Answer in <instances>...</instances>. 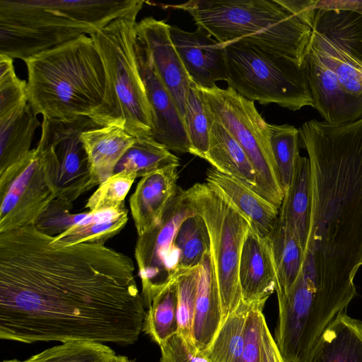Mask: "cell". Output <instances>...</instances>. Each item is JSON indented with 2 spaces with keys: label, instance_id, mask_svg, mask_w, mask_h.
<instances>
[{
  "label": "cell",
  "instance_id": "cell-26",
  "mask_svg": "<svg viewBox=\"0 0 362 362\" xmlns=\"http://www.w3.org/2000/svg\"><path fill=\"white\" fill-rule=\"evenodd\" d=\"M211 120L209 146L204 159L218 172L240 180L255 191V172L243 148L211 114Z\"/></svg>",
  "mask_w": 362,
  "mask_h": 362
},
{
  "label": "cell",
  "instance_id": "cell-5",
  "mask_svg": "<svg viewBox=\"0 0 362 362\" xmlns=\"http://www.w3.org/2000/svg\"><path fill=\"white\" fill-rule=\"evenodd\" d=\"M168 6L188 12L197 28L222 45L248 44L305 64L312 29L274 0H194Z\"/></svg>",
  "mask_w": 362,
  "mask_h": 362
},
{
  "label": "cell",
  "instance_id": "cell-37",
  "mask_svg": "<svg viewBox=\"0 0 362 362\" xmlns=\"http://www.w3.org/2000/svg\"><path fill=\"white\" fill-rule=\"evenodd\" d=\"M136 178L133 173L123 171L113 174L88 198L86 209L89 211H98L124 207L125 197Z\"/></svg>",
  "mask_w": 362,
  "mask_h": 362
},
{
  "label": "cell",
  "instance_id": "cell-27",
  "mask_svg": "<svg viewBox=\"0 0 362 362\" xmlns=\"http://www.w3.org/2000/svg\"><path fill=\"white\" fill-rule=\"evenodd\" d=\"M267 238L276 268V292L280 299L289 293L303 270L305 254L297 238L279 218Z\"/></svg>",
  "mask_w": 362,
  "mask_h": 362
},
{
  "label": "cell",
  "instance_id": "cell-13",
  "mask_svg": "<svg viewBox=\"0 0 362 362\" xmlns=\"http://www.w3.org/2000/svg\"><path fill=\"white\" fill-rule=\"evenodd\" d=\"M55 198L36 148L0 175V233L34 224Z\"/></svg>",
  "mask_w": 362,
  "mask_h": 362
},
{
  "label": "cell",
  "instance_id": "cell-19",
  "mask_svg": "<svg viewBox=\"0 0 362 362\" xmlns=\"http://www.w3.org/2000/svg\"><path fill=\"white\" fill-rule=\"evenodd\" d=\"M177 179V167L170 166L147 175L139 181L129 198L138 236L150 230L160 221L180 187Z\"/></svg>",
  "mask_w": 362,
  "mask_h": 362
},
{
  "label": "cell",
  "instance_id": "cell-30",
  "mask_svg": "<svg viewBox=\"0 0 362 362\" xmlns=\"http://www.w3.org/2000/svg\"><path fill=\"white\" fill-rule=\"evenodd\" d=\"M180 165L178 158L153 138L136 139L114 170L133 173L143 177L159 170Z\"/></svg>",
  "mask_w": 362,
  "mask_h": 362
},
{
  "label": "cell",
  "instance_id": "cell-44",
  "mask_svg": "<svg viewBox=\"0 0 362 362\" xmlns=\"http://www.w3.org/2000/svg\"><path fill=\"white\" fill-rule=\"evenodd\" d=\"M316 9L351 11L362 15V0H317Z\"/></svg>",
  "mask_w": 362,
  "mask_h": 362
},
{
  "label": "cell",
  "instance_id": "cell-14",
  "mask_svg": "<svg viewBox=\"0 0 362 362\" xmlns=\"http://www.w3.org/2000/svg\"><path fill=\"white\" fill-rule=\"evenodd\" d=\"M136 54L152 112V138L169 151L189 153L190 144L183 117L161 80L147 47L137 35Z\"/></svg>",
  "mask_w": 362,
  "mask_h": 362
},
{
  "label": "cell",
  "instance_id": "cell-21",
  "mask_svg": "<svg viewBox=\"0 0 362 362\" xmlns=\"http://www.w3.org/2000/svg\"><path fill=\"white\" fill-rule=\"evenodd\" d=\"M222 309L211 253L199 265L192 339L197 354L212 342L222 322Z\"/></svg>",
  "mask_w": 362,
  "mask_h": 362
},
{
  "label": "cell",
  "instance_id": "cell-1",
  "mask_svg": "<svg viewBox=\"0 0 362 362\" xmlns=\"http://www.w3.org/2000/svg\"><path fill=\"white\" fill-rule=\"evenodd\" d=\"M136 282L90 251L49 250L0 270V338L134 344L146 315Z\"/></svg>",
  "mask_w": 362,
  "mask_h": 362
},
{
  "label": "cell",
  "instance_id": "cell-29",
  "mask_svg": "<svg viewBox=\"0 0 362 362\" xmlns=\"http://www.w3.org/2000/svg\"><path fill=\"white\" fill-rule=\"evenodd\" d=\"M252 305L242 300L221 323L210 346L199 354L211 362H240L246 318Z\"/></svg>",
  "mask_w": 362,
  "mask_h": 362
},
{
  "label": "cell",
  "instance_id": "cell-6",
  "mask_svg": "<svg viewBox=\"0 0 362 362\" xmlns=\"http://www.w3.org/2000/svg\"><path fill=\"white\" fill-rule=\"evenodd\" d=\"M143 1L105 27L91 33L106 76L103 103L92 120L119 127L136 139L152 138L153 119L136 54V18Z\"/></svg>",
  "mask_w": 362,
  "mask_h": 362
},
{
  "label": "cell",
  "instance_id": "cell-34",
  "mask_svg": "<svg viewBox=\"0 0 362 362\" xmlns=\"http://www.w3.org/2000/svg\"><path fill=\"white\" fill-rule=\"evenodd\" d=\"M175 245L180 252V272L199 266L204 257L210 253L209 233L200 215L197 213L181 223Z\"/></svg>",
  "mask_w": 362,
  "mask_h": 362
},
{
  "label": "cell",
  "instance_id": "cell-2",
  "mask_svg": "<svg viewBox=\"0 0 362 362\" xmlns=\"http://www.w3.org/2000/svg\"><path fill=\"white\" fill-rule=\"evenodd\" d=\"M298 130L312 186L303 272L318 291L348 305L362 266V117L339 125L312 119Z\"/></svg>",
  "mask_w": 362,
  "mask_h": 362
},
{
  "label": "cell",
  "instance_id": "cell-41",
  "mask_svg": "<svg viewBox=\"0 0 362 362\" xmlns=\"http://www.w3.org/2000/svg\"><path fill=\"white\" fill-rule=\"evenodd\" d=\"M160 362H211L189 346L177 333L160 346Z\"/></svg>",
  "mask_w": 362,
  "mask_h": 362
},
{
  "label": "cell",
  "instance_id": "cell-7",
  "mask_svg": "<svg viewBox=\"0 0 362 362\" xmlns=\"http://www.w3.org/2000/svg\"><path fill=\"white\" fill-rule=\"evenodd\" d=\"M227 80L240 95L296 111L313 106L305 64L248 44L224 45Z\"/></svg>",
  "mask_w": 362,
  "mask_h": 362
},
{
  "label": "cell",
  "instance_id": "cell-16",
  "mask_svg": "<svg viewBox=\"0 0 362 362\" xmlns=\"http://www.w3.org/2000/svg\"><path fill=\"white\" fill-rule=\"evenodd\" d=\"M174 46L190 80L200 88H214L227 80L224 45L205 30L194 32L169 25Z\"/></svg>",
  "mask_w": 362,
  "mask_h": 362
},
{
  "label": "cell",
  "instance_id": "cell-31",
  "mask_svg": "<svg viewBox=\"0 0 362 362\" xmlns=\"http://www.w3.org/2000/svg\"><path fill=\"white\" fill-rule=\"evenodd\" d=\"M177 304L175 281L153 298L146 313L142 331L159 346L177 333Z\"/></svg>",
  "mask_w": 362,
  "mask_h": 362
},
{
  "label": "cell",
  "instance_id": "cell-35",
  "mask_svg": "<svg viewBox=\"0 0 362 362\" xmlns=\"http://www.w3.org/2000/svg\"><path fill=\"white\" fill-rule=\"evenodd\" d=\"M270 144L284 194L288 189L299 158V130L294 126L269 124Z\"/></svg>",
  "mask_w": 362,
  "mask_h": 362
},
{
  "label": "cell",
  "instance_id": "cell-40",
  "mask_svg": "<svg viewBox=\"0 0 362 362\" xmlns=\"http://www.w3.org/2000/svg\"><path fill=\"white\" fill-rule=\"evenodd\" d=\"M265 303L266 301H260L253 303L248 312L240 362H262V331L266 322L263 308Z\"/></svg>",
  "mask_w": 362,
  "mask_h": 362
},
{
  "label": "cell",
  "instance_id": "cell-45",
  "mask_svg": "<svg viewBox=\"0 0 362 362\" xmlns=\"http://www.w3.org/2000/svg\"><path fill=\"white\" fill-rule=\"evenodd\" d=\"M112 362H134V361L125 356L116 355V356L114 358V360L112 361Z\"/></svg>",
  "mask_w": 362,
  "mask_h": 362
},
{
  "label": "cell",
  "instance_id": "cell-17",
  "mask_svg": "<svg viewBox=\"0 0 362 362\" xmlns=\"http://www.w3.org/2000/svg\"><path fill=\"white\" fill-rule=\"evenodd\" d=\"M169 25L146 17L137 23L136 35L147 47L161 80L183 117L192 81L172 41Z\"/></svg>",
  "mask_w": 362,
  "mask_h": 362
},
{
  "label": "cell",
  "instance_id": "cell-15",
  "mask_svg": "<svg viewBox=\"0 0 362 362\" xmlns=\"http://www.w3.org/2000/svg\"><path fill=\"white\" fill-rule=\"evenodd\" d=\"M313 107L334 125L354 122L362 117V95L348 92L335 74L308 47L305 57Z\"/></svg>",
  "mask_w": 362,
  "mask_h": 362
},
{
  "label": "cell",
  "instance_id": "cell-39",
  "mask_svg": "<svg viewBox=\"0 0 362 362\" xmlns=\"http://www.w3.org/2000/svg\"><path fill=\"white\" fill-rule=\"evenodd\" d=\"M13 62L0 54V116L28 102L27 82L17 76Z\"/></svg>",
  "mask_w": 362,
  "mask_h": 362
},
{
  "label": "cell",
  "instance_id": "cell-8",
  "mask_svg": "<svg viewBox=\"0 0 362 362\" xmlns=\"http://www.w3.org/2000/svg\"><path fill=\"white\" fill-rule=\"evenodd\" d=\"M185 192L208 228L223 322L242 301L239 264L243 245L251 224L206 182L196 183Z\"/></svg>",
  "mask_w": 362,
  "mask_h": 362
},
{
  "label": "cell",
  "instance_id": "cell-9",
  "mask_svg": "<svg viewBox=\"0 0 362 362\" xmlns=\"http://www.w3.org/2000/svg\"><path fill=\"white\" fill-rule=\"evenodd\" d=\"M200 88L212 117L231 134L248 157L256 175L255 191L279 209L284 194L272 151L269 124L253 101L231 88Z\"/></svg>",
  "mask_w": 362,
  "mask_h": 362
},
{
  "label": "cell",
  "instance_id": "cell-10",
  "mask_svg": "<svg viewBox=\"0 0 362 362\" xmlns=\"http://www.w3.org/2000/svg\"><path fill=\"white\" fill-rule=\"evenodd\" d=\"M100 127L88 117L42 119L35 148L55 197L74 203L99 182L93 175L81 134Z\"/></svg>",
  "mask_w": 362,
  "mask_h": 362
},
{
  "label": "cell",
  "instance_id": "cell-32",
  "mask_svg": "<svg viewBox=\"0 0 362 362\" xmlns=\"http://www.w3.org/2000/svg\"><path fill=\"white\" fill-rule=\"evenodd\" d=\"M183 121L190 144L189 153L204 159L211 132V114L201 88L191 81Z\"/></svg>",
  "mask_w": 362,
  "mask_h": 362
},
{
  "label": "cell",
  "instance_id": "cell-24",
  "mask_svg": "<svg viewBox=\"0 0 362 362\" xmlns=\"http://www.w3.org/2000/svg\"><path fill=\"white\" fill-rule=\"evenodd\" d=\"M81 139L91 172L99 185L114 174L118 162L136 140L116 126H100L85 130Z\"/></svg>",
  "mask_w": 362,
  "mask_h": 362
},
{
  "label": "cell",
  "instance_id": "cell-18",
  "mask_svg": "<svg viewBox=\"0 0 362 362\" xmlns=\"http://www.w3.org/2000/svg\"><path fill=\"white\" fill-rule=\"evenodd\" d=\"M242 300L252 304L267 301L276 291V273L270 242L251 225L239 264Z\"/></svg>",
  "mask_w": 362,
  "mask_h": 362
},
{
  "label": "cell",
  "instance_id": "cell-23",
  "mask_svg": "<svg viewBox=\"0 0 362 362\" xmlns=\"http://www.w3.org/2000/svg\"><path fill=\"white\" fill-rule=\"evenodd\" d=\"M312 210L311 172L308 158L300 156L291 183L284 193L279 219L300 243L305 254Z\"/></svg>",
  "mask_w": 362,
  "mask_h": 362
},
{
  "label": "cell",
  "instance_id": "cell-3",
  "mask_svg": "<svg viewBox=\"0 0 362 362\" xmlns=\"http://www.w3.org/2000/svg\"><path fill=\"white\" fill-rule=\"evenodd\" d=\"M140 0H0V54L24 60L90 35Z\"/></svg>",
  "mask_w": 362,
  "mask_h": 362
},
{
  "label": "cell",
  "instance_id": "cell-11",
  "mask_svg": "<svg viewBox=\"0 0 362 362\" xmlns=\"http://www.w3.org/2000/svg\"><path fill=\"white\" fill-rule=\"evenodd\" d=\"M196 214L185 190L179 187L158 223L138 236L134 257L145 308L148 309L153 298L174 282L181 272L175 235L181 223Z\"/></svg>",
  "mask_w": 362,
  "mask_h": 362
},
{
  "label": "cell",
  "instance_id": "cell-4",
  "mask_svg": "<svg viewBox=\"0 0 362 362\" xmlns=\"http://www.w3.org/2000/svg\"><path fill=\"white\" fill-rule=\"evenodd\" d=\"M23 61L28 100L35 115L48 119H92L101 107L106 76L90 36L82 35Z\"/></svg>",
  "mask_w": 362,
  "mask_h": 362
},
{
  "label": "cell",
  "instance_id": "cell-25",
  "mask_svg": "<svg viewBox=\"0 0 362 362\" xmlns=\"http://www.w3.org/2000/svg\"><path fill=\"white\" fill-rule=\"evenodd\" d=\"M40 125L28 102L0 116V175L27 156Z\"/></svg>",
  "mask_w": 362,
  "mask_h": 362
},
{
  "label": "cell",
  "instance_id": "cell-33",
  "mask_svg": "<svg viewBox=\"0 0 362 362\" xmlns=\"http://www.w3.org/2000/svg\"><path fill=\"white\" fill-rule=\"evenodd\" d=\"M116 354L110 346L91 341H69L47 349L28 358L1 362H112Z\"/></svg>",
  "mask_w": 362,
  "mask_h": 362
},
{
  "label": "cell",
  "instance_id": "cell-22",
  "mask_svg": "<svg viewBox=\"0 0 362 362\" xmlns=\"http://www.w3.org/2000/svg\"><path fill=\"white\" fill-rule=\"evenodd\" d=\"M304 362H362V322L341 312L322 333Z\"/></svg>",
  "mask_w": 362,
  "mask_h": 362
},
{
  "label": "cell",
  "instance_id": "cell-20",
  "mask_svg": "<svg viewBox=\"0 0 362 362\" xmlns=\"http://www.w3.org/2000/svg\"><path fill=\"white\" fill-rule=\"evenodd\" d=\"M206 180L262 235H269L279 218L277 207L240 180L214 168L207 170Z\"/></svg>",
  "mask_w": 362,
  "mask_h": 362
},
{
  "label": "cell",
  "instance_id": "cell-38",
  "mask_svg": "<svg viewBox=\"0 0 362 362\" xmlns=\"http://www.w3.org/2000/svg\"><path fill=\"white\" fill-rule=\"evenodd\" d=\"M74 203L55 197L36 219L34 226L37 230L55 237L66 231L84 219L88 212L73 213Z\"/></svg>",
  "mask_w": 362,
  "mask_h": 362
},
{
  "label": "cell",
  "instance_id": "cell-42",
  "mask_svg": "<svg viewBox=\"0 0 362 362\" xmlns=\"http://www.w3.org/2000/svg\"><path fill=\"white\" fill-rule=\"evenodd\" d=\"M278 4L313 29L317 9V0H274Z\"/></svg>",
  "mask_w": 362,
  "mask_h": 362
},
{
  "label": "cell",
  "instance_id": "cell-28",
  "mask_svg": "<svg viewBox=\"0 0 362 362\" xmlns=\"http://www.w3.org/2000/svg\"><path fill=\"white\" fill-rule=\"evenodd\" d=\"M128 221L127 208L89 211L88 215L66 231L51 236L54 246L63 247L83 243L104 244L119 233Z\"/></svg>",
  "mask_w": 362,
  "mask_h": 362
},
{
  "label": "cell",
  "instance_id": "cell-12",
  "mask_svg": "<svg viewBox=\"0 0 362 362\" xmlns=\"http://www.w3.org/2000/svg\"><path fill=\"white\" fill-rule=\"evenodd\" d=\"M309 47L349 93L362 95V15L317 9Z\"/></svg>",
  "mask_w": 362,
  "mask_h": 362
},
{
  "label": "cell",
  "instance_id": "cell-43",
  "mask_svg": "<svg viewBox=\"0 0 362 362\" xmlns=\"http://www.w3.org/2000/svg\"><path fill=\"white\" fill-rule=\"evenodd\" d=\"M262 362H289L281 354L267 322L262 331Z\"/></svg>",
  "mask_w": 362,
  "mask_h": 362
},
{
  "label": "cell",
  "instance_id": "cell-36",
  "mask_svg": "<svg viewBox=\"0 0 362 362\" xmlns=\"http://www.w3.org/2000/svg\"><path fill=\"white\" fill-rule=\"evenodd\" d=\"M198 278L199 266L182 271L175 279L177 293V334L194 348L195 347L192 339V329Z\"/></svg>",
  "mask_w": 362,
  "mask_h": 362
}]
</instances>
